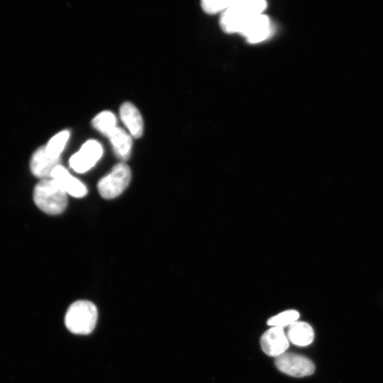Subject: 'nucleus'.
Segmentation results:
<instances>
[{
	"instance_id": "0eeeda50",
	"label": "nucleus",
	"mask_w": 383,
	"mask_h": 383,
	"mask_svg": "<svg viewBox=\"0 0 383 383\" xmlns=\"http://www.w3.org/2000/svg\"><path fill=\"white\" fill-rule=\"evenodd\" d=\"M260 345L267 355L277 357L285 353L289 340L283 328L272 327L261 336Z\"/></svg>"
},
{
	"instance_id": "4468645a",
	"label": "nucleus",
	"mask_w": 383,
	"mask_h": 383,
	"mask_svg": "<svg viewBox=\"0 0 383 383\" xmlns=\"http://www.w3.org/2000/svg\"><path fill=\"white\" fill-rule=\"evenodd\" d=\"M92 126L104 135L108 137L116 126V118L109 111L98 113L91 121Z\"/></svg>"
},
{
	"instance_id": "39448f33",
	"label": "nucleus",
	"mask_w": 383,
	"mask_h": 383,
	"mask_svg": "<svg viewBox=\"0 0 383 383\" xmlns=\"http://www.w3.org/2000/svg\"><path fill=\"white\" fill-rule=\"evenodd\" d=\"M275 365L282 372L294 377L311 375L315 370L314 364L311 360L292 353L285 352L275 357Z\"/></svg>"
},
{
	"instance_id": "9d476101",
	"label": "nucleus",
	"mask_w": 383,
	"mask_h": 383,
	"mask_svg": "<svg viewBox=\"0 0 383 383\" xmlns=\"http://www.w3.org/2000/svg\"><path fill=\"white\" fill-rule=\"evenodd\" d=\"M53 179L67 193L70 195L80 198L87 194L86 186L78 179L72 177L69 172L62 165L55 167L51 173Z\"/></svg>"
},
{
	"instance_id": "f257e3e1",
	"label": "nucleus",
	"mask_w": 383,
	"mask_h": 383,
	"mask_svg": "<svg viewBox=\"0 0 383 383\" xmlns=\"http://www.w3.org/2000/svg\"><path fill=\"white\" fill-rule=\"evenodd\" d=\"M267 3L262 0H235L222 12L220 26L226 33H240L243 26L253 16L262 13Z\"/></svg>"
},
{
	"instance_id": "20e7f679",
	"label": "nucleus",
	"mask_w": 383,
	"mask_h": 383,
	"mask_svg": "<svg viewBox=\"0 0 383 383\" xmlns=\"http://www.w3.org/2000/svg\"><path fill=\"white\" fill-rule=\"evenodd\" d=\"M131 178L130 167L123 162H119L113 167L109 174L99 181L98 191L103 198L113 199L125 190Z\"/></svg>"
},
{
	"instance_id": "2eb2a0df",
	"label": "nucleus",
	"mask_w": 383,
	"mask_h": 383,
	"mask_svg": "<svg viewBox=\"0 0 383 383\" xmlns=\"http://www.w3.org/2000/svg\"><path fill=\"white\" fill-rule=\"evenodd\" d=\"M70 138V132L62 131L55 135L45 145L47 152L52 157L60 158V155Z\"/></svg>"
},
{
	"instance_id": "f03ea898",
	"label": "nucleus",
	"mask_w": 383,
	"mask_h": 383,
	"mask_svg": "<svg viewBox=\"0 0 383 383\" xmlns=\"http://www.w3.org/2000/svg\"><path fill=\"white\" fill-rule=\"evenodd\" d=\"M33 201L43 212L60 214L67 205V193L51 177L40 179L33 189Z\"/></svg>"
},
{
	"instance_id": "9b49d317",
	"label": "nucleus",
	"mask_w": 383,
	"mask_h": 383,
	"mask_svg": "<svg viewBox=\"0 0 383 383\" xmlns=\"http://www.w3.org/2000/svg\"><path fill=\"white\" fill-rule=\"evenodd\" d=\"M119 114L131 136L135 138L141 137L143 133V121L138 109L127 101L121 106Z\"/></svg>"
},
{
	"instance_id": "ddd939ff",
	"label": "nucleus",
	"mask_w": 383,
	"mask_h": 383,
	"mask_svg": "<svg viewBox=\"0 0 383 383\" xmlns=\"http://www.w3.org/2000/svg\"><path fill=\"white\" fill-rule=\"evenodd\" d=\"M287 336L292 343L298 346H306L312 343L314 332L309 323L296 321L289 326Z\"/></svg>"
},
{
	"instance_id": "1a4fd4ad",
	"label": "nucleus",
	"mask_w": 383,
	"mask_h": 383,
	"mask_svg": "<svg viewBox=\"0 0 383 383\" xmlns=\"http://www.w3.org/2000/svg\"><path fill=\"white\" fill-rule=\"evenodd\" d=\"M60 158L52 157L47 152L45 146L38 148L33 154L30 167L34 176L40 179L49 178L55 167L60 165Z\"/></svg>"
},
{
	"instance_id": "f3484780",
	"label": "nucleus",
	"mask_w": 383,
	"mask_h": 383,
	"mask_svg": "<svg viewBox=\"0 0 383 383\" xmlns=\"http://www.w3.org/2000/svg\"><path fill=\"white\" fill-rule=\"evenodd\" d=\"M234 2L235 0H204L201 1V6L206 13H216L223 12Z\"/></svg>"
},
{
	"instance_id": "7ed1b4c3",
	"label": "nucleus",
	"mask_w": 383,
	"mask_h": 383,
	"mask_svg": "<svg viewBox=\"0 0 383 383\" xmlns=\"http://www.w3.org/2000/svg\"><path fill=\"white\" fill-rule=\"evenodd\" d=\"M98 318L96 306L87 300H78L68 308L65 323L67 328L74 334L86 335L94 328Z\"/></svg>"
},
{
	"instance_id": "423d86ee",
	"label": "nucleus",
	"mask_w": 383,
	"mask_h": 383,
	"mask_svg": "<svg viewBox=\"0 0 383 383\" xmlns=\"http://www.w3.org/2000/svg\"><path fill=\"white\" fill-rule=\"evenodd\" d=\"M103 149L101 144L94 140L85 142L80 150L70 159V167L78 173L89 170L101 158Z\"/></svg>"
},
{
	"instance_id": "6e6552de",
	"label": "nucleus",
	"mask_w": 383,
	"mask_h": 383,
	"mask_svg": "<svg viewBox=\"0 0 383 383\" xmlns=\"http://www.w3.org/2000/svg\"><path fill=\"white\" fill-rule=\"evenodd\" d=\"M270 22L263 13L251 18L242 28L240 34L250 43H257L265 40L270 33Z\"/></svg>"
},
{
	"instance_id": "f8f14e48",
	"label": "nucleus",
	"mask_w": 383,
	"mask_h": 383,
	"mask_svg": "<svg viewBox=\"0 0 383 383\" xmlns=\"http://www.w3.org/2000/svg\"><path fill=\"white\" fill-rule=\"evenodd\" d=\"M116 157L122 161L127 160L131 155L132 138L123 129L116 127L107 137Z\"/></svg>"
},
{
	"instance_id": "dca6fc26",
	"label": "nucleus",
	"mask_w": 383,
	"mask_h": 383,
	"mask_svg": "<svg viewBox=\"0 0 383 383\" xmlns=\"http://www.w3.org/2000/svg\"><path fill=\"white\" fill-rule=\"evenodd\" d=\"M299 317V313L296 310H287L279 314L270 318L267 321V325L272 327L283 328L289 326L296 321Z\"/></svg>"
}]
</instances>
